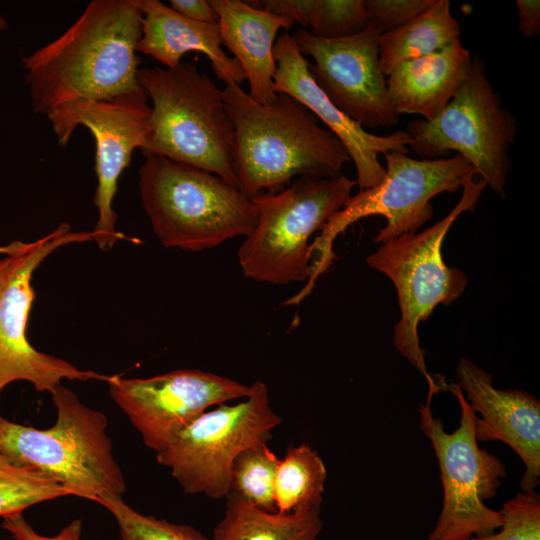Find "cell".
<instances>
[{
	"mask_svg": "<svg viewBox=\"0 0 540 540\" xmlns=\"http://www.w3.org/2000/svg\"><path fill=\"white\" fill-rule=\"evenodd\" d=\"M142 13L134 0H93L57 39L22 58L32 110L135 92Z\"/></svg>",
	"mask_w": 540,
	"mask_h": 540,
	"instance_id": "obj_1",
	"label": "cell"
},
{
	"mask_svg": "<svg viewBox=\"0 0 540 540\" xmlns=\"http://www.w3.org/2000/svg\"><path fill=\"white\" fill-rule=\"evenodd\" d=\"M222 94L234 125L237 186L250 199L282 190L296 176H338L351 161L342 142L292 96L278 92L260 104L235 83Z\"/></svg>",
	"mask_w": 540,
	"mask_h": 540,
	"instance_id": "obj_2",
	"label": "cell"
},
{
	"mask_svg": "<svg viewBox=\"0 0 540 540\" xmlns=\"http://www.w3.org/2000/svg\"><path fill=\"white\" fill-rule=\"evenodd\" d=\"M138 81L152 101L144 156L192 165L237 186L233 121L208 74L182 61L170 68H139Z\"/></svg>",
	"mask_w": 540,
	"mask_h": 540,
	"instance_id": "obj_3",
	"label": "cell"
},
{
	"mask_svg": "<svg viewBox=\"0 0 540 540\" xmlns=\"http://www.w3.org/2000/svg\"><path fill=\"white\" fill-rule=\"evenodd\" d=\"M56 422L38 429L0 416V454L53 479L70 495L98 502L123 497L126 483L112 453L104 413L59 384L51 393Z\"/></svg>",
	"mask_w": 540,
	"mask_h": 540,
	"instance_id": "obj_4",
	"label": "cell"
},
{
	"mask_svg": "<svg viewBox=\"0 0 540 540\" xmlns=\"http://www.w3.org/2000/svg\"><path fill=\"white\" fill-rule=\"evenodd\" d=\"M142 206L166 248L199 252L248 236L258 212L237 186L198 167L159 155L139 170Z\"/></svg>",
	"mask_w": 540,
	"mask_h": 540,
	"instance_id": "obj_5",
	"label": "cell"
},
{
	"mask_svg": "<svg viewBox=\"0 0 540 540\" xmlns=\"http://www.w3.org/2000/svg\"><path fill=\"white\" fill-rule=\"evenodd\" d=\"M474 176L464 182L459 202L442 220L421 232L388 240L366 258V263L386 275L397 291L400 319L394 326L393 344L424 375L434 394L442 387L427 371L418 325L428 319L437 305L451 304L466 289L467 277L459 268L446 265L442 245L456 219L465 211L475 210L487 186Z\"/></svg>",
	"mask_w": 540,
	"mask_h": 540,
	"instance_id": "obj_6",
	"label": "cell"
},
{
	"mask_svg": "<svg viewBox=\"0 0 540 540\" xmlns=\"http://www.w3.org/2000/svg\"><path fill=\"white\" fill-rule=\"evenodd\" d=\"M386 172L376 185L350 196L343 208L322 228L311 243V275L306 286L290 304H298L309 295L318 277L331 266L335 255L333 242L348 226L358 220L383 216L387 223L374 241L384 243L407 233H414L433 217L430 200L437 194L453 193L471 176L473 166L463 156L449 158L413 159L405 153L390 151L384 154Z\"/></svg>",
	"mask_w": 540,
	"mask_h": 540,
	"instance_id": "obj_7",
	"label": "cell"
},
{
	"mask_svg": "<svg viewBox=\"0 0 540 540\" xmlns=\"http://www.w3.org/2000/svg\"><path fill=\"white\" fill-rule=\"evenodd\" d=\"M356 185L342 174L300 176L287 188L252 198L258 220L238 250L243 274L278 285L308 280L310 238L343 208Z\"/></svg>",
	"mask_w": 540,
	"mask_h": 540,
	"instance_id": "obj_8",
	"label": "cell"
},
{
	"mask_svg": "<svg viewBox=\"0 0 540 540\" xmlns=\"http://www.w3.org/2000/svg\"><path fill=\"white\" fill-rule=\"evenodd\" d=\"M408 149L422 159L463 156L486 185L505 198V184L512 167L509 150L517 133L513 115L502 106L486 75L485 65L472 55L468 73L445 108L431 120L407 126Z\"/></svg>",
	"mask_w": 540,
	"mask_h": 540,
	"instance_id": "obj_9",
	"label": "cell"
},
{
	"mask_svg": "<svg viewBox=\"0 0 540 540\" xmlns=\"http://www.w3.org/2000/svg\"><path fill=\"white\" fill-rule=\"evenodd\" d=\"M461 409L460 424L447 433L435 418L431 400L421 404L419 427L431 442L440 469L443 487L442 508L427 540H468L494 533L502 525L500 510L484 504L493 498L506 477L505 465L494 454L482 449L475 437L476 415L457 383L446 386Z\"/></svg>",
	"mask_w": 540,
	"mask_h": 540,
	"instance_id": "obj_10",
	"label": "cell"
},
{
	"mask_svg": "<svg viewBox=\"0 0 540 540\" xmlns=\"http://www.w3.org/2000/svg\"><path fill=\"white\" fill-rule=\"evenodd\" d=\"M251 393L235 405L207 410L156 453L185 494L226 498L236 456L259 442H268L282 419L272 409L266 384H251Z\"/></svg>",
	"mask_w": 540,
	"mask_h": 540,
	"instance_id": "obj_11",
	"label": "cell"
},
{
	"mask_svg": "<svg viewBox=\"0 0 540 540\" xmlns=\"http://www.w3.org/2000/svg\"><path fill=\"white\" fill-rule=\"evenodd\" d=\"M94 241L93 232L73 231L61 223L49 234L19 247L0 260V394L15 381H27L38 392H49L68 380H102L108 375L82 370L35 349L27 338L29 313L35 299L32 277L55 250L73 243Z\"/></svg>",
	"mask_w": 540,
	"mask_h": 540,
	"instance_id": "obj_12",
	"label": "cell"
},
{
	"mask_svg": "<svg viewBox=\"0 0 540 540\" xmlns=\"http://www.w3.org/2000/svg\"><path fill=\"white\" fill-rule=\"evenodd\" d=\"M143 88L107 101H79L47 115L58 144L66 146L74 130L85 126L95 140L97 187L93 203L98 220L92 231L94 242L110 250L126 237L117 231L112 204L118 180L131 162L132 153L144 147L149 130L151 106Z\"/></svg>",
	"mask_w": 540,
	"mask_h": 540,
	"instance_id": "obj_13",
	"label": "cell"
},
{
	"mask_svg": "<svg viewBox=\"0 0 540 540\" xmlns=\"http://www.w3.org/2000/svg\"><path fill=\"white\" fill-rule=\"evenodd\" d=\"M109 394L149 449L172 438L211 407L251 393V385L197 369H178L148 378L107 379Z\"/></svg>",
	"mask_w": 540,
	"mask_h": 540,
	"instance_id": "obj_14",
	"label": "cell"
},
{
	"mask_svg": "<svg viewBox=\"0 0 540 540\" xmlns=\"http://www.w3.org/2000/svg\"><path fill=\"white\" fill-rule=\"evenodd\" d=\"M381 33L371 24L339 39H323L299 28L293 34L303 56H310L309 72L329 100L364 129L391 127L399 115L390 99L379 65Z\"/></svg>",
	"mask_w": 540,
	"mask_h": 540,
	"instance_id": "obj_15",
	"label": "cell"
},
{
	"mask_svg": "<svg viewBox=\"0 0 540 540\" xmlns=\"http://www.w3.org/2000/svg\"><path fill=\"white\" fill-rule=\"evenodd\" d=\"M273 56L276 63L274 92L295 98L342 142L355 164L360 189L376 186L383 179L386 170L379 161V154L390 151L408 154L411 137L407 131L398 130L385 136L372 134L329 100L313 80L309 62L291 35L283 33L278 37Z\"/></svg>",
	"mask_w": 540,
	"mask_h": 540,
	"instance_id": "obj_16",
	"label": "cell"
},
{
	"mask_svg": "<svg viewBox=\"0 0 540 540\" xmlns=\"http://www.w3.org/2000/svg\"><path fill=\"white\" fill-rule=\"evenodd\" d=\"M457 384L474 411L478 442L501 441L525 465L521 491L535 490L540 481V401L523 390H501L490 373L466 358L456 368Z\"/></svg>",
	"mask_w": 540,
	"mask_h": 540,
	"instance_id": "obj_17",
	"label": "cell"
},
{
	"mask_svg": "<svg viewBox=\"0 0 540 540\" xmlns=\"http://www.w3.org/2000/svg\"><path fill=\"white\" fill-rule=\"evenodd\" d=\"M142 13V36L137 52L149 55L165 67H175L189 52L205 54L216 77L240 85L245 75L233 57L221 48L218 22L190 20L159 0H134Z\"/></svg>",
	"mask_w": 540,
	"mask_h": 540,
	"instance_id": "obj_18",
	"label": "cell"
},
{
	"mask_svg": "<svg viewBox=\"0 0 540 540\" xmlns=\"http://www.w3.org/2000/svg\"><path fill=\"white\" fill-rule=\"evenodd\" d=\"M218 17L222 44L234 55L245 79L248 95L260 104L276 99L273 56L274 41L279 29L289 30L294 24L286 17L256 8L248 1L210 0Z\"/></svg>",
	"mask_w": 540,
	"mask_h": 540,
	"instance_id": "obj_19",
	"label": "cell"
},
{
	"mask_svg": "<svg viewBox=\"0 0 540 540\" xmlns=\"http://www.w3.org/2000/svg\"><path fill=\"white\" fill-rule=\"evenodd\" d=\"M472 54L460 39L429 55L397 65L386 85L396 113L435 118L464 81Z\"/></svg>",
	"mask_w": 540,
	"mask_h": 540,
	"instance_id": "obj_20",
	"label": "cell"
},
{
	"mask_svg": "<svg viewBox=\"0 0 540 540\" xmlns=\"http://www.w3.org/2000/svg\"><path fill=\"white\" fill-rule=\"evenodd\" d=\"M321 506L287 513L267 512L234 494L226 496L225 512L211 540H318Z\"/></svg>",
	"mask_w": 540,
	"mask_h": 540,
	"instance_id": "obj_21",
	"label": "cell"
},
{
	"mask_svg": "<svg viewBox=\"0 0 540 540\" xmlns=\"http://www.w3.org/2000/svg\"><path fill=\"white\" fill-rule=\"evenodd\" d=\"M449 0L432 6L404 25L379 37V65L384 76L400 63L437 52L459 39L460 24Z\"/></svg>",
	"mask_w": 540,
	"mask_h": 540,
	"instance_id": "obj_22",
	"label": "cell"
},
{
	"mask_svg": "<svg viewBox=\"0 0 540 540\" xmlns=\"http://www.w3.org/2000/svg\"><path fill=\"white\" fill-rule=\"evenodd\" d=\"M256 8L311 28L313 36L339 39L353 36L368 26L362 0H260L248 1Z\"/></svg>",
	"mask_w": 540,
	"mask_h": 540,
	"instance_id": "obj_23",
	"label": "cell"
},
{
	"mask_svg": "<svg viewBox=\"0 0 540 540\" xmlns=\"http://www.w3.org/2000/svg\"><path fill=\"white\" fill-rule=\"evenodd\" d=\"M326 480V466L312 447L305 443L290 446L280 460L275 479L277 512L321 506Z\"/></svg>",
	"mask_w": 540,
	"mask_h": 540,
	"instance_id": "obj_24",
	"label": "cell"
},
{
	"mask_svg": "<svg viewBox=\"0 0 540 540\" xmlns=\"http://www.w3.org/2000/svg\"><path fill=\"white\" fill-rule=\"evenodd\" d=\"M259 442L241 451L234 459L229 493L267 512H277L274 497L275 479L280 458Z\"/></svg>",
	"mask_w": 540,
	"mask_h": 540,
	"instance_id": "obj_25",
	"label": "cell"
},
{
	"mask_svg": "<svg viewBox=\"0 0 540 540\" xmlns=\"http://www.w3.org/2000/svg\"><path fill=\"white\" fill-rule=\"evenodd\" d=\"M70 496L59 483L0 454V516L20 515L33 505Z\"/></svg>",
	"mask_w": 540,
	"mask_h": 540,
	"instance_id": "obj_26",
	"label": "cell"
},
{
	"mask_svg": "<svg viewBox=\"0 0 540 540\" xmlns=\"http://www.w3.org/2000/svg\"><path fill=\"white\" fill-rule=\"evenodd\" d=\"M97 503L114 517L120 540H211L190 525L142 514L128 505L123 497H104Z\"/></svg>",
	"mask_w": 540,
	"mask_h": 540,
	"instance_id": "obj_27",
	"label": "cell"
},
{
	"mask_svg": "<svg viewBox=\"0 0 540 540\" xmlns=\"http://www.w3.org/2000/svg\"><path fill=\"white\" fill-rule=\"evenodd\" d=\"M500 531L468 540H540V495L536 490L518 492L500 510Z\"/></svg>",
	"mask_w": 540,
	"mask_h": 540,
	"instance_id": "obj_28",
	"label": "cell"
},
{
	"mask_svg": "<svg viewBox=\"0 0 540 540\" xmlns=\"http://www.w3.org/2000/svg\"><path fill=\"white\" fill-rule=\"evenodd\" d=\"M434 2L435 0H362L368 23L381 34L404 25Z\"/></svg>",
	"mask_w": 540,
	"mask_h": 540,
	"instance_id": "obj_29",
	"label": "cell"
},
{
	"mask_svg": "<svg viewBox=\"0 0 540 540\" xmlns=\"http://www.w3.org/2000/svg\"><path fill=\"white\" fill-rule=\"evenodd\" d=\"M2 528L11 533L15 540H80L82 521L74 519L53 536L36 532L22 514L3 518Z\"/></svg>",
	"mask_w": 540,
	"mask_h": 540,
	"instance_id": "obj_30",
	"label": "cell"
},
{
	"mask_svg": "<svg viewBox=\"0 0 540 540\" xmlns=\"http://www.w3.org/2000/svg\"><path fill=\"white\" fill-rule=\"evenodd\" d=\"M171 8L180 15L197 22H218V17L205 0H171Z\"/></svg>",
	"mask_w": 540,
	"mask_h": 540,
	"instance_id": "obj_31",
	"label": "cell"
},
{
	"mask_svg": "<svg viewBox=\"0 0 540 540\" xmlns=\"http://www.w3.org/2000/svg\"><path fill=\"white\" fill-rule=\"evenodd\" d=\"M518 27L523 36L532 38L540 34V1L517 0Z\"/></svg>",
	"mask_w": 540,
	"mask_h": 540,
	"instance_id": "obj_32",
	"label": "cell"
},
{
	"mask_svg": "<svg viewBox=\"0 0 540 540\" xmlns=\"http://www.w3.org/2000/svg\"><path fill=\"white\" fill-rule=\"evenodd\" d=\"M20 245V241H14L7 245H0V254L9 255L13 253Z\"/></svg>",
	"mask_w": 540,
	"mask_h": 540,
	"instance_id": "obj_33",
	"label": "cell"
},
{
	"mask_svg": "<svg viewBox=\"0 0 540 540\" xmlns=\"http://www.w3.org/2000/svg\"><path fill=\"white\" fill-rule=\"evenodd\" d=\"M8 24L6 20L0 15V33L7 29Z\"/></svg>",
	"mask_w": 540,
	"mask_h": 540,
	"instance_id": "obj_34",
	"label": "cell"
}]
</instances>
